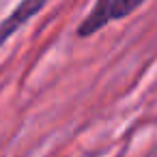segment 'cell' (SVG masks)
I'll return each instance as SVG.
<instances>
[{
  "label": "cell",
  "mask_w": 157,
  "mask_h": 157,
  "mask_svg": "<svg viewBox=\"0 0 157 157\" xmlns=\"http://www.w3.org/2000/svg\"><path fill=\"white\" fill-rule=\"evenodd\" d=\"M142 5H144V0H97L95 7L90 9V13L80 22L78 37L88 39L95 33H99L101 28H105L110 22L131 15Z\"/></svg>",
  "instance_id": "cell-1"
},
{
  "label": "cell",
  "mask_w": 157,
  "mask_h": 157,
  "mask_svg": "<svg viewBox=\"0 0 157 157\" xmlns=\"http://www.w3.org/2000/svg\"><path fill=\"white\" fill-rule=\"evenodd\" d=\"M50 0H22V2L0 22V45H2L15 30H20L30 17H35Z\"/></svg>",
  "instance_id": "cell-2"
}]
</instances>
